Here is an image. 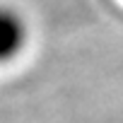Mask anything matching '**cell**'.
Listing matches in <instances>:
<instances>
[{
  "instance_id": "6da1fadb",
  "label": "cell",
  "mask_w": 123,
  "mask_h": 123,
  "mask_svg": "<svg viewBox=\"0 0 123 123\" xmlns=\"http://www.w3.org/2000/svg\"><path fill=\"white\" fill-rule=\"evenodd\" d=\"M27 46V22L12 7H0V63L15 60Z\"/></svg>"
}]
</instances>
